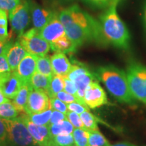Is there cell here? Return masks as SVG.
<instances>
[{
    "instance_id": "cell-6",
    "label": "cell",
    "mask_w": 146,
    "mask_h": 146,
    "mask_svg": "<svg viewBox=\"0 0 146 146\" xmlns=\"http://www.w3.org/2000/svg\"><path fill=\"white\" fill-rule=\"evenodd\" d=\"M66 76L75 83L78 89L76 97L85 103L83 98L87 87L91 83L98 79L95 73L91 72L85 65L73 60L70 71Z\"/></svg>"
},
{
    "instance_id": "cell-24",
    "label": "cell",
    "mask_w": 146,
    "mask_h": 146,
    "mask_svg": "<svg viewBox=\"0 0 146 146\" xmlns=\"http://www.w3.org/2000/svg\"><path fill=\"white\" fill-rule=\"evenodd\" d=\"M53 109H48L46 111L40 113H35V114H28L29 118L33 123L37 125L49 126L50 120L52 115Z\"/></svg>"
},
{
    "instance_id": "cell-14",
    "label": "cell",
    "mask_w": 146,
    "mask_h": 146,
    "mask_svg": "<svg viewBox=\"0 0 146 146\" xmlns=\"http://www.w3.org/2000/svg\"><path fill=\"white\" fill-rule=\"evenodd\" d=\"M36 60L37 56L27 53L14 71L23 84L30 83L31 77L36 70Z\"/></svg>"
},
{
    "instance_id": "cell-40",
    "label": "cell",
    "mask_w": 146,
    "mask_h": 146,
    "mask_svg": "<svg viewBox=\"0 0 146 146\" xmlns=\"http://www.w3.org/2000/svg\"><path fill=\"white\" fill-rule=\"evenodd\" d=\"M12 71L5 54L0 56V74Z\"/></svg>"
},
{
    "instance_id": "cell-38",
    "label": "cell",
    "mask_w": 146,
    "mask_h": 146,
    "mask_svg": "<svg viewBox=\"0 0 146 146\" xmlns=\"http://www.w3.org/2000/svg\"><path fill=\"white\" fill-rule=\"evenodd\" d=\"M65 119H67L66 116L65 114L60 112L59 111L53 110L50 120V125L58 123L59 122L62 121V120H64Z\"/></svg>"
},
{
    "instance_id": "cell-3",
    "label": "cell",
    "mask_w": 146,
    "mask_h": 146,
    "mask_svg": "<svg viewBox=\"0 0 146 146\" xmlns=\"http://www.w3.org/2000/svg\"><path fill=\"white\" fill-rule=\"evenodd\" d=\"M116 1L106 8L100 16L104 35L109 43L123 50H128L130 46L131 36L129 30L118 14Z\"/></svg>"
},
{
    "instance_id": "cell-15",
    "label": "cell",
    "mask_w": 146,
    "mask_h": 146,
    "mask_svg": "<svg viewBox=\"0 0 146 146\" xmlns=\"http://www.w3.org/2000/svg\"><path fill=\"white\" fill-rule=\"evenodd\" d=\"M29 5L33 25L38 31L43 29L56 14L52 10L42 8L33 1H29Z\"/></svg>"
},
{
    "instance_id": "cell-18",
    "label": "cell",
    "mask_w": 146,
    "mask_h": 146,
    "mask_svg": "<svg viewBox=\"0 0 146 146\" xmlns=\"http://www.w3.org/2000/svg\"><path fill=\"white\" fill-rule=\"evenodd\" d=\"M33 87L31 83L23 84L21 88L16 96L14 97L12 104L19 112V114L26 113V106L28 102L29 96L31 91L33 90Z\"/></svg>"
},
{
    "instance_id": "cell-9",
    "label": "cell",
    "mask_w": 146,
    "mask_h": 146,
    "mask_svg": "<svg viewBox=\"0 0 146 146\" xmlns=\"http://www.w3.org/2000/svg\"><path fill=\"white\" fill-rule=\"evenodd\" d=\"M84 102L90 109H95L108 104L106 93L96 81L88 85L85 91Z\"/></svg>"
},
{
    "instance_id": "cell-30",
    "label": "cell",
    "mask_w": 146,
    "mask_h": 146,
    "mask_svg": "<svg viewBox=\"0 0 146 146\" xmlns=\"http://www.w3.org/2000/svg\"><path fill=\"white\" fill-rule=\"evenodd\" d=\"M8 12L0 10V40L8 39Z\"/></svg>"
},
{
    "instance_id": "cell-13",
    "label": "cell",
    "mask_w": 146,
    "mask_h": 146,
    "mask_svg": "<svg viewBox=\"0 0 146 146\" xmlns=\"http://www.w3.org/2000/svg\"><path fill=\"white\" fill-rule=\"evenodd\" d=\"M39 34L50 43L66 35L64 27L60 21L58 14L56 13L54 14L48 23L39 31Z\"/></svg>"
},
{
    "instance_id": "cell-39",
    "label": "cell",
    "mask_w": 146,
    "mask_h": 146,
    "mask_svg": "<svg viewBox=\"0 0 146 146\" xmlns=\"http://www.w3.org/2000/svg\"><path fill=\"white\" fill-rule=\"evenodd\" d=\"M8 138L5 125L2 118H0V146H8Z\"/></svg>"
},
{
    "instance_id": "cell-21",
    "label": "cell",
    "mask_w": 146,
    "mask_h": 146,
    "mask_svg": "<svg viewBox=\"0 0 146 146\" xmlns=\"http://www.w3.org/2000/svg\"><path fill=\"white\" fill-rule=\"evenodd\" d=\"M52 77L47 76L36 71L31 79L30 83L33 89L41 90L47 94Z\"/></svg>"
},
{
    "instance_id": "cell-22",
    "label": "cell",
    "mask_w": 146,
    "mask_h": 146,
    "mask_svg": "<svg viewBox=\"0 0 146 146\" xmlns=\"http://www.w3.org/2000/svg\"><path fill=\"white\" fill-rule=\"evenodd\" d=\"M36 71L43 75L52 77L54 73L53 72L52 64H51L50 58L47 56H37Z\"/></svg>"
},
{
    "instance_id": "cell-11",
    "label": "cell",
    "mask_w": 146,
    "mask_h": 146,
    "mask_svg": "<svg viewBox=\"0 0 146 146\" xmlns=\"http://www.w3.org/2000/svg\"><path fill=\"white\" fill-rule=\"evenodd\" d=\"M21 117L26 124L36 146L50 145L52 137L50 135L48 126L37 125L33 123L29 119L27 113L21 114Z\"/></svg>"
},
{
    "instance_id": "cell-35",
    "label": "cell",
    "mask_w": 146,
    "mask_h": 146,
    "mask_svg": "<svg viewBox=\"0 0 146 146\" xmlns=\"http://www.w3.org/2000/svg\"><path fill=\"white\" fill-rule=\"evenodd\" d=\"M21 0H0V10L10 12L21 3Z\"/></svg>"
},
{
    "instance_id": "cell-19",
    "label": "cell",
    "mask_w": 146,
    "mask_h": 146,
    "mask_svg": "<svg viewBox=\"0 0 146 146\" xmlns=\"http://www.w3.org/2000/svg\"><path fill=\"white\" fill-rule=\"evenodd\" d=\"M50 49L56 52H62L64 54H70L76 51V47L66 35L62 36L56 41L50 43Z\"/></svg>"
},
{
    "instance_id": "cell-26",
    "label": "cell",
    "mask_w": 146,
    "mask_h": 146,
    "mask_svg": "<svg viewBox=\"0 0 146 146\" xmlns=\"http://www.w3.org/2000/svg\"><path fill=\"white\" fill-rule=\"evenodd\" d=\"M85 129L90 131L98 130V118L89 111H85L80 114Z\"/></svg>"
},
{
    "instance_id": "cell-36",
    "label": "cell",
    "mask_w": 146,
    "mask_h": 146,
    "mask_svg": "<svg viewBox=\"0 0 146 146\" xmlns=\"http://www.w3.org/2000/svg\"><path fill=\"white\" fill-rule=\"evenodd\" d=\"M56 98H57L58 99H59L61 100V101L64 102V103L66 104L74 102H82L81 100H78L76 96L68 94V93L66 92L65 91H62L58 93V94H57V95L56 96ZM82 103H84V102H82Z\"/></svg>"
},
{
    "instance_id": "cell-41",
    "label": "cell",
    "mask_w": 146,
    "mask_h": 146,
    "mask_svg": "<svg viewBox=\"0 0 146 146\" xmlns=\"http://www.w3.org/2000/svg\"><path fill=\"white\" fill-rule=\"evenodd\" d=\"M11 42L12 41H10H10H2V40H0V56L5 54Z\"/></svg>"
},
{
    "instance_id": "cell-23",
    "label": "cell",
    "mask_w": 146,
    "mask_h": 146,
    "mask_svg": "<svg viewBox=\"0 0 146 146\" xmlns=\"http://www.w3.org/2000/svg\"><path fill=\"white\" fill-rule=\"evenodd\" d=\"M64 76L58 75V74H54L52 76L51 83L49 87L47 95L50 98H56L57 94L60 91H64Z\"/></svg>"
},
{
    "instance_id": "cell-44",
    "label": "cell",
    "mask_w": 146,
    "mask_h": 146,
    "mask_svg": "<svg viewBox=\"0 0 146 146\" xmlns=\"http://www.w3.org/2000/svg\"><path fill=\"white\" fill-rule=\"evenodd\" d=\"M144 22H145V25L146 27V4L145 6V9H144Z\"/></svg>"
},
{
    "instance_id": "cell-32",
    "label": "cell",
    "mask_w": 146,
    "mask_h": 146,
    "mask_svg": "<svg viewBox=\"0 0 146 146\" xmlns=\"http://www.w3.org/2000/svg\"><path fill=\"white\" fill-rule=\"evenodd\" d=\"M67 108L69 111H72L78 114H81L85 111H89V108L87 106L86 104L82 103L79 102H71L67 104Z\"/></svg>"
},
{
    "instance_id": "cell-4",
    "label": "cell",
    "mask_w": 146,
    "mask_h": 146,
    "mask_svg": "<svg viewBox=\"0 0 146 146\" xmlns=\"http://www.w3.org/2000/svg\"><path fill=\"white\" fill-rule=\"evenodd\" d=\"M11 146H36L26 124L21 116L13 119L2 118Z\"/></svg>"
},
{
    "instance_id": "cell-43",
    "label": "cell",
    "mask_w": 146,
    "mask_h": 146,
    "mask_svg": "<svg viewBox=\"0 0 146 146\" xmlns=\"http://www.w3.org/2000/svg\"><path fill=\"white\" fill-rule=\"evenodd\" d=\"M8 101H10V100L8 99V98L4 96V94H3L2 91H1V89H0V104L3 103V102H8Z\"/></svg>"
},
{
    "instance_id": "cell-34",
    "label": "cell",
    "mask_w": 146,
    "mask_h": 146,
    "mask_svg": "<svg viewBox=\"0 0 146 146\" xmlns=\"http://www.w3.org/2000/svg\"><path fill=\"white\" fill-rule=\"evenodd\" d=\"M50 103L51 107H52L53 110L59 111V112L64 113L65 114L68 111L66 104L63 102L62 101H61L60 100L58 99L57 98H50Z\"/></svg>"
},
{
    "instance_id": "cell-2",
    "label": "cell",
    "mask_w": 146,
    "mask_h": 146,
    "mask_svg": "<svg viewBox=\"0 0 146 146\" xmlns=\"http://www.w3.org/2000/svg\"><path fill=\"white\" fill-rule=\"evenodd\" d=\"M95 74L118 102L131 106L136 105L125 71L114 65H106L97 69Z\"/></svg>"
},
{
    "instance_id": "cell-37",
    "label": "cell",
    "mask_w": 146,
    "mask_h": 146,
    "mask_svg": "<svg viewBox=\"0 0 146 146\" xmlns=\"http://www.w3.org/2000/svg\"><path fill=\"white\" fill-rule=\"evenodd\" d=\"M64 91L76 97L78 89L74 81H71L70 79H69L67 76H64Z\"/></svg>"
},
{
    "instance_id": "cell-31",
    "label": "cell",
    "mask_w": 146,
    "mask_h": 146,
    "mask_svg": "<svg viewBox=\"0 0 146 146\" xmlns=\"http://www.w3.org/2000/svg\"><path fill=\"white\" fill-rule=\"evenodd\" d=\"M66 118L70 123L72 124L74 128H78V129H84L83 123L82 122L81 118L80 117V115L76 113L72 112V111H68L66 114Z\"/></svg>"
},
{
    "instance_id": "cell-16",
    "label": "cell",
    "mask_w": 146,
    "mask_h": 146,
    "mask_svg": "<svg viewBox=\"0 0 146 146\" xmlns=\"http://www.w3.org/2000/svg\"><path fill=\"white\" fill-rule=\"evenodd\" d=\"M27 53L28 52L22 46L19 41H17L14 43L11 42L5 55L12 71L16 70Z\"/></svg>"
},
{
    "instance_id": "cell-29",
    "label": "cell",
    "mask_w": 146,
    "mask_h": 146,
    "mask_svg": "<svg viewBox=\"0 0 146 146\" xmlns=\"http://www.w3.org/2000/svg\"><path fill=\"white\" fill-rule=\"evenodd\" d=\"M74 144L72 133L68 135H58L52 137L49 146H73Z\"/></svg>"
},
{
    "instance_id": "cell-27",
    "label": "cell",
    "mask_w": 146,
    "mask_h": 146,
    "mask_svg": "<svg viewBox=\"0 0 146 146\" xmlns=\"http://www.w3.org/2000/svg\"><path fill=\"white\" fill-rule=\"evenodd\" d=\"M89 146H111V144L98 129L89 131Z\"/></svg>"
},
{
    "instance_id": "cell-20",
    "label": "cell",
    "mask_w": 146,
    "mask_h": 146,
    "mask_svg": "<svg viewBox=\"0 0 146 146\" xmlns=\"http://www.w3.org/2000/svg\"><path fill=\"white\" fill-rule=\"evenodd\" d=\"M48 127L52 137L58 135L72 134L74 129V127L68 121V119L62 120L58 123L50 125Z\"/></svg>"
},
{
    "instance_id": "cell-28",
    "label": "cell",
    "mask_w": 146,
    "mask_h": 146,
    "mask_svg": "<svg viewBox=\"0 0 146 146\" xmlns=\"http://www.w3.org/2000/svg\"><path fill=\"white\" fill-rule=\"evenodd\" d=\"M74 144L77 146H89V131L74 128L72 132Z\"/></svg>"
},
{
    "instance_id": "cell-7",
    "label": "cell",
    "mask_w": 146,
    "mask_h": 146,
    "mask_svg": "<svg viewBox=\"0 0 146 146\" xmlns=\"http://www.w3.org/2000/svg\"><path fill=\"white\" fill-rule=\"evenodd\" d=\"M18 41L29 54L36 56H46L50 50L49 42L40 35L39 31L31 29L18 36Z\"/></svg>"
},
{
    "instance_id": "cell-1",
    "label": "cell",
    "mask_w": 146,
    "mask_h": 146,
    "mask_svg": "<svg viewBox=\"0 0 146 146\" xmlns=\"http://www.w3.org/2000/svg\"><path fill=\"white\" fill-rule=\"evenodd\" d=\"M58 17L64 27L66 35L76 48L89 42L103 46L109 43L104 35L100 22L78 5L63 9Z\"/></svg>"
},
{
    "instance_id": "cell-33",
    "label": "cell",
    "mask_w": 146,
    "mask_h": 146,
    "mask_svg": "<svg viewBox=\"0 0 146 146\" xmlns=\"http://www.w3.org/2000/svg\"><path fill=\"white\" fill-rule=\"evenodd\" d=\"M85 3L98 8H107L116 1L120 0H83Z\"/></svg>"
},
{
    "instance_id": "cell-42",
    "label": "cell",
    "mask_w": 146,
    "mask_h": 146,
    "mask_svg": "<svg viewBox=\"0 0 146 146\" xmlns=\"http://www.w3.org/2000/svg\"><path fill=\"white\" fill-rule=\"evenodd\" d=\"M111 146H137L134 144L128 143V142H120V143H115L114 145H111Z\"/></svg>"
},
{
    "instance_id": "cell-45",
    "label": "cell",
    "mask_w": 146,
    "mask_h": 146,
    "mask_svg": "<svg viewBox=\"0 0 146 146\" xmlns=\"http://www.w3.org/2000/svg\"><path fill=\"white\" fill-rule=\"evenodd\" d=\"M73 146H77V145H74Z\"/></svg>"
},
{
    "instance_id": "cell-12",
    "label": "cell",
    "mask_w": 146,
    "mask_h": 146,
    "mask_svg": "<svg viewBox=\"0 0 146 146\" xmlns=\"http://www.w3.org/2000/svg\"><path fill=\"white\" fill-rule=\"evenodd\" d=\"M22 85L21 80L14 71L0 74V89L8 99H14Z\"/></svg>"
},
{
    "instance_id": "cell-8",
    "label": "cell",
    "mask_w": 146,
    "mask_h": 146,
    "mask_svg": "<svg viewBox=\"0 0 146 146\" xmlns=\"http://www.w3.org/2000/svg\"><path fill=\"white\" fill-rule=\"evenodd\" d=\"M12 31L20 36L25 33L31 20L30 5L27 0L21 1L15 8L9 12Z\"/></svg>"
},
{
    "instance_id": "cell-10",
    "label": "cell",
    "mask_w": 146,
    "mask_h": 146,
    "mask_svg": "<svg viewBox=\"0 0 146 146\" xmlns=\"http://www.w3.org/2000/svg\"><path fill=\"white\" fill-rule=\"evenodd\" d=\"M51 108L50 98L47 93L37 89L31 91L26 106L27 114L43 112Z\"/></svg>"
},
{
    "instance_id": "cell-25",
    "label": "cell",
    "mask_w": 146,
    "mask_h": 146,
    "mask_svg": "<svg viewBox=\"0 0 146 146\" xmlns=\"http://www.w3.org/2000/svg\"><path fill=\"white\" fill-rule=\"evenodd\" d=\"M19 112L10 100L0 104V118L5 119H13L17 118Z\"/></svg>"
},
{
    "instance_id": "cell-17",
    "label": "cell",
    "mask_w": 146,
    "mask_h": 146,
    "mask_svg": "<svg viewBox=\"0 0 146 146\" xmlns=\"http://www.w3.org/2000/svg\"><path fill=\"white\" fill-rule=\"evenodd\" d=\"M51 64L54 74L66 76L70 71L72 64L65 54L56 52L50 58Z\"/></svg>"
},
{
    "instance_id": "cell-5",
    "label": "cell",
    "mask_w": 146,
    "mask_h": 146,
    "mask_svg": "<svg viewBox=\"0 0 146 146\" xmlns=\"http://www.w3.org/2000/svg\"><path fill=\"white\" fill-rule=\"evenodd\" d=\"M126 74L133 96L146 105V66L131 61L127 66Z\"/></svg>"
}]
</instances>
